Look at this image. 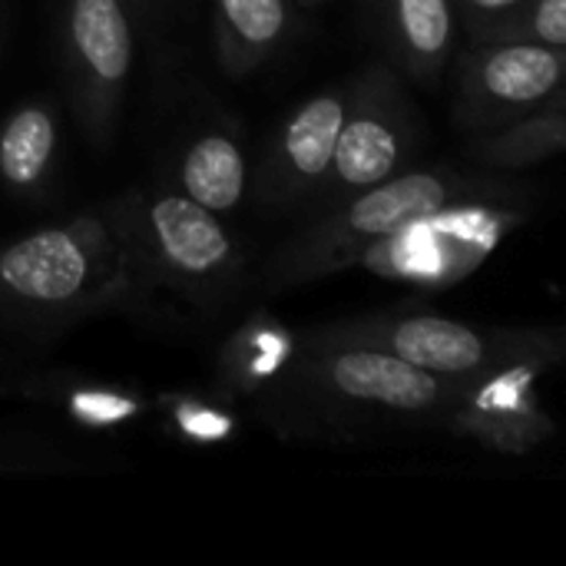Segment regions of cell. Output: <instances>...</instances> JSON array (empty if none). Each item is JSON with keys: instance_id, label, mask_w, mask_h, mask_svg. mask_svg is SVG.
Here are the masks:
<instances>
[{"instance_id": "6da1fadb", "label": "cell", "mask_w": 566, "mask_h": 566, "mask_svg": "<svg viewBox=\"0 0 566 566\" xmlns=\"http://www.w3.org/2000/svg\"><path fill=\"white\" fill-rule=\"evenodd\" d=\"M471 192H478V182L451 172H395L292 239L272 262V282H305L345 269L401 229L458 209Z\"/></svg>"}, {"instance_id": "7a4b0ae2", "label": "cell", "mask_w": 566, "mask_h": 566, "mask_svg": "<svg viewBox=\"0 0 566 566\" xmlns=\"http://www.w3.org/2000/svg\"><path fill=\"white\" fill-rule=\"evenodd\" d=\"M328 342H358L385 348L444 381H481L484 375L541 365L544 338L511 335V332H478L464 322L441 315H391L371 318L325 335Z\"/></svg>"}, {"instance_id": "3957f363", "label": "cell", "mask_w": 566, "mask_h": 566, "mask_svg": "<svg viewBox=\"0 0 566 566\" xmlns=\"http://www.w3.org/2000/svg\"><path fill=\"white\" fill-rule=\"evenodd\" d=\"M566 56L557 46L521 40H478L461 63L458 119L497 129L544 109L560 96Z\"/></svg>"}, {"instance_id": "277c9868", "label": "cell", "mask_w": 566, "mask_h": 566, "mask_svg": "<svg viewBox=\"0 0 566 566\" xmlns=\"http://www.w3.org/2000/svg\"><path fill=\"white\" fill-rule=\"evenodd\" d=\"M411 136L415 109L405 99L395 73L368 70L365 76H358L355 99L322 179L328 199H345L348 192H361L391 179L411 149Z\"/></svg>"}, {"instance_id": "5b68a950", "label": "cell", "mask_w": 566, "mask_h": 566, "mask_svg": "<svg viewBox=\"0 0 566 566\" xmlns=\"http://www.w3.org/2000/svg\"><path fill=\"white\" fill-rule=\"evenodd\" d=\"M63 60L86 129L106 139L133 66V27L123 0H70Z\"/></svg>"}, {"instance_id": "8992f818", "label": "cell", "mask_w": 566, "mask_h": 566, "mask_svg": "<svg viewBox=\"0 0 566 566\" xmlns=\"http://www.w3.org/2000/svg\"><path fill=\"white\" fill-rule=\"evenodd\" d=\"M358 80L342 90H325L305 99L269 143L259 169V196L272 206H292L322 186L342 123L355 99Z\"/></svg>"}, {"instance_id": "52a82bcc", "label": "cell", "mask_w": 566, "mask_h": 566, "mask_svg": "<svg viewBox=\"0 0 566 566\" xmlns=\"http://www.w3.org/2000/svg\"><path fill=\"white\" fill-rule=\"evenodd\" d=\"M96 255L90 226L33 232L0 252V292L33 308L73 305L93 285Z\"/></svg>"}, {"instance_id": "ba28073f", "label": "cell", "mask_w": 566, "mask_h": 566, "mask_svg": "<svg viewBox=\"0 0 566 566\" xmlns=\"http://www.w3.org/2000/svg\"><path fill=\"white\" fill-rule=\"evenodd\" d=\"M315 371L325 388L348 401L381 405L405 415L434 411L448 398L444 378L375 345L328 342V348H322L315 358Z\"/></svg>"}, {"instance_id": "9c48e42d", "label": "cell", "mask_w": 566, "mask_h": 566, "mask_svg": "<svg viewBox=\"0 0 566 566\" xmlns=\"http://www.w3.org/2000/svg\"><path fill=\"white\" fill-rule=\"evenodd\" d=\"M156 259L179 279H216L232 262V239L216 212L189 196H159L146 209Z\"/></svg>"}, {"instance_id": "30bf717a", "label": "cell", "mask_w": 566, "mask_h": 566, "mask_svg": "<svg viewBox=\"0 0 566 566\" xmlns=\"http://www.w3.org/2000/svg\"><path fill=\"white\" fill-rule=\"evenodd\" d=\"M534 365H514L494 375H484L481 391L474 401L458 415V428L507 448V451H524L551 434V424L544 411L534 405L527 395V378Z\"/></svg>"}, {"instance_id": "8fae6325", "label": "cell", "mask_w": 566, "mask_h": 566, "mask_svg": "<svg viewBox=\"0 0 566 566\" xmlns=\"http://www.w3.org/2000/svg\"><path fill=\"white\" fill-rule=\"evenodd\" d=\"M378 7L401 66L421 83L438 80L454 46V0H378Z\"/></svg>"}, {"instance_id": "7c38bea8", "label": "cell", "mask_w": 566, "mask_h": 566, "mask_svg": "<svg viewBox=\"0 0 566 566\" xmlns=\"http://www.w3.org/2000/svg\"><path fill=\"white\" fill-rule=\"evenodd\" d=\"M289 27V0H216V46L232 73L259 66Z\"/></svg>"}, {"instance_id": "4fadbf2b", "label": "cell", "mask_w": 566, "mask_h": 566, "mask_svg": "<svg viewBox=\"0 0 566 566\" xmlns=\"http://www.w3.org/2000/svg\"><path fill=\"white\" fill-rule=\"evenodd\" d=\"M182 196L199 202L209 212H229L242 202L249 186V166L242 146L229 133H206L199 136L179 166Z\"/></svg>"}, {"instance_id": "5bb4252c", "label": "cell", "mask_w": 566, "mask_h": 566, "mask_svg": "<svg viewBox=\"0 0 566 566\" xmlns=\"http://www.w3.org/2000/svg\"><path fill=\"white\" fill-rule=\"evenodd\" d=\"M566 146L564 96L551 99L544 109L491 129L474 143V156L491 169H527L541 159L557 156Z\"/></svg>"}, {"instance_id": "9a60e30c", "label": "cell", "mask_w": 566, "mask_h": 566, "mask_svg": "<svg viewBox=\"0 0 566 566\" xmlns=\"http://www.w3.org/2000/svg\"><path fill=\"white\" fill-rule=\"evenodd\" d=\"M56 149V119L46 106L33 103L17 109L0 133V176L13 189L36 186Z\"/></svg>"}, {"instance_id": "2e32d148", "label": "cell", "mask_w": 566, "mask_h": 566, "mask_svg": "<svg viewBox=\"0 0 566 566\" xmlns=\"http://www.w3.org/2000/svg\"><path fill=\"white\" fill-rule=\"evenodd\" d=\"M474 40H521V43H544L566 46V0H524L491 27H484Z\"/></svg>"}, {"instance_id": "e0dca14e", "label": "cell", "mask_w": 566, "mask_h": 566, "mask_svg": "<svg viewBox=\"0 0 566 566\" xmlns=\"http://www.w3.org/2000/svg\"><path fill=\"white\" fill-rule=\"evenodd\" d=\"M524 0H454V13H461L464 27L478 36L484 27H491L494 20H501L504 13H511Z\"/></svg>"}, {"instance_id": "ac0fdd59", "label": "cell", "mask_w": 566, "mask_h": 566, "mask_svg": "<svg viewBox=\"0 0 566 566\" xmlns=\"http://www.w3.org/2000/svg\"><path fill=\"white\" fill-rule=\"evenodd\" d=\"M73 408L86 418V421H119L133 411L129 401H116V398H103V395H83L73 401Z\"/></svg>"}]
</instances>
